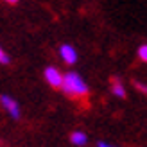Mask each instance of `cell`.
Masks as SVG:
<instances>
[{
	"instance_id": "cell-7",
	"label": "cell",
	"mask_w": 147,
	"mask_h": 147,
	"mask_svg": "<svg viewBox=\"0 0 147 147\" xmlns=\"http://www.w3.org/2000/svg\"><path fill=\"white\" fill-rule=\"evenodd\" d=\"M138 57H140L144 63H147V43H144V45L138 49Z\"/></svg>"
},
{
	"instance_id": "cell-11",
	"label": "cell",
	"mask_w": 147,
	"mask_h": 147,
	"mask_svg": "<svg viewBox=\"0 0 147 147\" xmlns=\"http://www.w3.org/2000/svg\"><path fill=\"white\" fill-rule=\"evenodd\" d=\"M97 147H111V145H108V144H104V142H100V144H99Z\"/></svg>"
},
{
	"instance_id": "cell-9",
	"label": "cell",
	"mask_w": 147,
	"mask_h": 147,
	"mask_svg": "<svg viewBox=\"0 0 147 147\" xmlns=\"http://www.w3.org/2000/svg\"><path fill=\"white\" fill-rule=\"evenodd\" d=\"M135 86H136V88H138V90H140V92L147 93V86H145V84H142V83H135Z\"/></svg>"
},
{
	"instance_id": "cell-2",
	"label": "cell",
	"mask_w": 147,
	"mask_h": 147,
	"mask_svg": "<svg viewBox=\"0 0 147 147\" xmlns=\"http://www.w3.org/2000/svg\"><path fill=\"white\" fill-rule=\"evenodd\" d=\"M45 79L52 88H61L63 86V76H61V72L54 67L45 68Z\"/></svg>"
},
{
	"instance_id": "cell-6",
	"label": "cell",
	"mask_w": 147,
	"mask_h": 147,
	"mask_svg": "<svg viewBox=\"0 0 147 147\" xmlns=\"http://www.w3.org/2000/svg\"><path fill=\"white\" fill-rule=\"evenodd\" d=\"M113 93L117 97H126V90H124V86L119 83V81H113Z\"/></svg>"
},
{
	"instance_id": "cell-8",
	"label": "cell",
	"mask_w": 147,
	"mask_h": 147,
	"mask_svg": "<svg viewBox=\"0 0 147 147\" xmlns=\"http://www.w3.org/2000/svg\"><path fill=\"white\" fill-rule=\"evenodd\" d=\"M0 63H4V65H7V63H9V56H7V54L4 52L2 49H0Z\"/></svg>"
},
{
	"instance_id": "cell-5",
	"label": "cell",
	"mask_w": 147,
	"mask_h": 147,
	"mask_svg": "<svg viewBox=\"0 0 147 147\" xmlns=\"http://www.w3.org/2000/svg\"><path fill=\"white\" fill-rule=\"evenodd\" d=\"M70 140H72V144H74V145L83 147V145H86V144H88V136H86V133H83V131H76V133H72Z\"/></svg>"
},
{
	"instance_id": "cell-4",
	"label": "cell",
	"mask_w": 147,
	"mask_h": 147,
	"mask_svg": "<svg viewBox=\"0 0 147 147\" xmlns=\"http://www.w3.org/2000/svg\"><path fill=\"white\" fill-rule=\"evenodd\" d=\"M59 56H61V59L68 65H74L77 61V52L72 45H61L59 47Z\"/></svg>"
},
{
	"instance_id": "cell-3",
	"label": "cell",
	"mask_w": 147,
	"mask_h": 147,
	"mask_svg": "<svg viewBox=\"0 0 147 147\" xmlns=\"http://www.w3.org/2000/svg\"><path fill=\"white\" fill-rule=\"evenodd\" d=\"M0 104L4 106V109L13 117V119H20V108H18L14 99L7 97V95H0Z\"/></svg>"
},
{
	"instance_id": "cell-10",
	"label": "cell",
	"mask_w": 147,
	"mask_h": 147,
	"mask_svg": "<svg viewBox=\"0 0 147 147\" xmlns=\"http://www.w3.org/2000/svg\"><path fill=\"white\" fill-rule=\"evenodd\" d=\"M7 4H11V5H14V4H18V0H5Z\"/></svg>"
},
{
	"instance_id": "cell-1",
	"label": "cell",
	"mask_w": 147,
	"mask_h": 147,
	"mask_svg": "<svg viewBox=\"0 0 147 147\" xmlns=\"http://www.w3.org/2000/svg\"><path fill=\"white\" fill-rule=\"evenodd\" d=\"M63 90L67 95H72V97H83V95L88 93V86L83 79H81L79 74L76 72H68L63 76Z\"/></svg>"
}]
</instances>
